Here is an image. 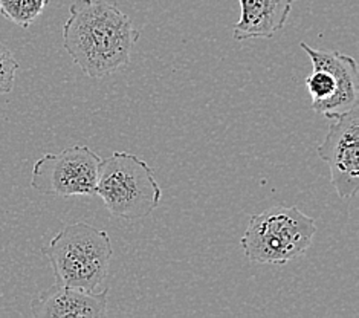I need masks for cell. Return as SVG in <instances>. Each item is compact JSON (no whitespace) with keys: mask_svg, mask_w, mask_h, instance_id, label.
<instances>
[{"mask_svg":"<svg viewBox=\"0 0 359 318\" xmlns=\"http://www.w3.org/2000/svg\"><path fill=\"white\" fill-rule=\"evenodd\" d=\"M129 15L106 0H74L63 25V46L90 79L123 69L140 40Z\"/></svg>","mask_w":359,"mask_h":318,"instance_id":"6da1fadb","label":"cell"},{"mask_svg":"<svg viewBox=\"0 0 359 318\" xmlns=\"http://www.w3.org/2000/svg\"><path fill=\"white\" fill-rule=\"evenodd\" d=\"M41 253L48 257L57 285L95 291L107 277L114 246L107 231L75 222L60 231Z\"/></svg>","mask_w":359,"mask_h":318,"instance_id":"7a4b0ae2","label":"cell"},{"mask_svg":"<svg viewBox=\"0 0 359 318\" xmlns=\"http://www.w3.org/2000/svg\"><path fill=\"white\" fill-rule=\"evenodd\" d=\"M97 194L110 214L126 220L147 218L162 199L155 171L144 159L127 152L101 158Z\"/></svg>","mask_w":359,"mask_h":318,"instance_id":"3957f363","label":"cell"},{"mask_svg":"<svg viewBox=\"0 0 359 318\" xmlns=\"http://www.w3.org/2000/svg\"><path fill=\"white\" fill-rule=\"evenodd\" d=\"M316 233L315 219L298 207L252 214L241 240L245 256L259 265H286L307 253Z\"/></svg>","mask_w":359,"mask_h":318,"instance_id":"277c9868","label":"cell"},{"mask_svg":"<svg viewBox=\"0 0 359 318\" xmlns=\"http://www.w3.org/2000/svg\"><path fill=\"white\" fill-rule=\"evenodd\" d=\"M300 46L312 62V74L304 80L312 100V110L333 119L359 106L356 60L338 51L315 49L304 41Z\"/></svg>","mask_w":359,"mask_h":318,"instance_id":"5b68a950","label":"cell"},{"mask_svg":"<svg viewBox=\"0 0 359 318\" xmlns=\"http://www.w3.org/2000/svg\"><path fill=\"white\" fill-rule=\"evenodd\" d=\"M101 158L88 145L46 153L32 168L31 187L48 196H95Z\"/></svg>","mask_w":359,"mask_h":318,"instance_id":"8992f818","label":"cell"},{"mask_svg":"<svg viewBox=\"0 0 359 318\" xmlns=\"http://www.w3.org/2000/svg\"><path fill=\"white\" fill-rule=\"evenodd\" d=\"M330 121L316 153L330 168L337 194L344 201L352 199L359 190V106Z\"/></svg>","mask_w":359,"mask_h":318,"instance_id":"52a82bcc","label":"cell"},{"mask_svg":"<svg viewBox=\"0 0 359 318\" xmlns=\"http://www.w3.org/2000/svg\"><path fill=\"white\" fill-rule=\"evenodd\" d=\"M107 288L93 292L54 283L32 298L31 314L36 318H102L107 317Z\"/></svg>","mask_w":359,"mask_h":318,"instance_id":"ba28073f","label":"cell"},{"mask_svg":"<svg viewBox=\"0 0 359 318\" xmlns=\"http://www.w3.org/2000/svg\"><path fill=\"white\" fill-rule=\"evenodd\" d=\"M241 19L234 23L233 39H272L285 28L295 0H238Z\"/></svg>","mask_w":359,"mask_h":318,"instance_id":"9c48e42d","label":"cell"},{"mask_svg":"<svg viewBox=\"0 0 359 318\" xmlns=\"http://www.w3.org/2000/svg\"><path fill=\"white\" fill-rule=\"evenodd\" d=\"M48 5L49 0H0V15L20 28H28Z\"/></svg>","mask_w":359,"mask_h":318,"instance_id":"30bf717a","label":"cell"},{"mask_svg":"<svg viewBox=\"0 0 359 318\" xmlns=\"http://www.w3.org/2000/svg\"><path fill=\"white\" fill-rule=\"evenodd\" d=\"M17 69H19V62L11 51L0 43V95H6L13 91Z\"/></svg>","mask_w":359,"mask_h":318,"instance_id":"8fae6325","label":"cell"}]
</instances>
